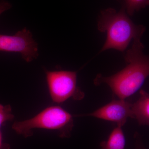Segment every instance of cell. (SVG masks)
<instances>
[{
  "label": "cell",
  "mask_w": 149,
  "mask_h": 149,
  "mask_svg": "<svg viewBox=\"0 0 149 149\" xmlns=\"http://www.w3.org/2000/svg\"><path fill=\"white\" fill-rule=\"evenodd\" d=\"M142 36L133 39L132 47L126 52L125 67L111 76L106 77L98 74L94 79L95 85L107 84L115 95L123 100L141 89L149 74V57L143 52Z\"/></svg>",
  "instance_id": "cell-1"
},
{
  "label": "cell",
  "mask_w": 149,
  "mask_h": 149,
  "mask_svg": "<svg viewBox=\"0 0 149 149\" xmlns=\"http://www.w3.org/2000/svg\"><path fill=\"white\" fill-rule=\"evenodd\" d=\"M97 28L107 33L106 40L99 54L109 49L124 52L131 40L143 36L146 30L143 25L134 24L123 7L118 12L112 8L102 10Z\"/></svg>",
  "instance_id": "cell-2"
},
{
  "label": "cell",
  "mask_w": 149,
  "mask_h": 149,
  "mask_svg": "<svg viewBox=\"0 0 149 149\" xmlns=\"http://www.w3.org/2000/svg\"><path fill=\"white\" fill-rule=\"evenodd\" d=\"M73 116L58 106L48 107L34 117L21 121H15L13 129L24 138L32 136L33 130L42 128L57 130L62 138H69L73 127Z\"/></svg>",
  "instance_id": "cell-3"
},
{
  "label": "cell",
  "mask_w": 149,
  "mask_h": 149,
  "mask_svg": "<svg viewBox=\"0 0 149 149\" xmlns=\"http://www.w3.org/2000/svg\"><path fill=\"white\" fill-rule=\"evenodd\" d=\"M46 80L53 101L63 102L70 98L82 100L85 94L77 86V72L67 70L45 71Z\"/></svg>",
  "instance_id": "cell-4"
},
{
  "label": "cell",
  "mask_w": 149,
  "mask_h": 149,
  "mask_svg": "<svg viewBox=\"0 0 149 149\" xmlns=\"http://www.w3.org/2000/svg\"><path fill=\"white\" fill-rule=\"evenodd\" d=\"M0 51L18 53L28 63L39 56L38 44L32 38L31 32L26 28L12 36L0 34Z\"/></svg>",
  "instance_id": "cell-5"
},
{
  "label": "cell",
  "mask_w": 149,
  "mask_h": 149,
  "mask_svg": "<svg viewBox=\"0 0 149 149\" xmlns=\"http://www.w3.org/2000/svg\"><path fill=\"white\" fill-rule=\"evenodd\" d=\"M132 104L125 100H113L109 103L92 113L79 116H91L116 123L118 126H123L128 118H133L131 110Z\"/></svg>",
  "instance_id": "cell-6"
},
{
  "label": "cell",
  "mask_w": 149,
  "mask_h": 149,
  "mask_svg": "<svg viewBox=\"0 0 149 149\" xmlns=\"http://www.w3.org/2000/svg\"><path fill=\"white\" fill-rule=\"evenodd\" d=\"M140 95L139 100L131 106L133 118L136 119L140 125H148L149 95L143 90L140 91Z\"/></svg>",
  "instance_id": "cell-7"
},
{
  "label": "cell",
  "mask_w": 149,
  "mask_h": 149,
  "mask_svg": "<svg viewBox=\"0 0 149 149\" xmlns=\"http://www.w3.org/2000/svg\"><path fill=\"white\" fill-rule=\"evenodd\" d=\"M125 139L122 127L117 126L113 130L106 141L100 143L101 149H125Z\"/></svg>",
  "instance_id": "cell-8"
},
{
  "label": "cell",
  "mask_w": 149,
  "mask_h": 149,
  "mask_svg": "<svg viewBox=\"0 0 149 149\" xmlns=\"http://www.w3.org/2000/svg\"><path fill=\"white\" fill-rule=\"evenodd\" d=\"M123 8L128 16H133L136 12L145 8L149 4V0H122Z\"/></svg>",
  "instance_id": "cell-9"
},
{
  "label": "cell",
  "mask_w": 149,
  "mask_h": 149,
  "mask_svg": "<svg viewBox=\"0 0 149 149\" xmlns=\"http://www.w3.org/2000/svg\"><path fill=\"white\" fill-rule=\"evenodd\" d=\"M14 118L10 105L3 106L0 104V128L4 123L12 120Z\"/></svg>",
  "instance_id": "cell-10"
},
{
  "label": "cell",
  "mask_w": 149,
  "mask_h": 149,
  "mask_svg": "<svg viewBox=\"0 0 149 149\" xmlns=\"http://www.w3.org/2000/svg\"><path fill=\"white\" fill-rule=\"evenodd\" d=\"M12 5L9 2L6 0L0 1V15L6 11L11 8Z\"/></svg>",
  "instance_id": "cell-11"
},
{
  "label": "cell",
  "mask_w": 149,
  "mask_h": 149,
  "mask_svg": "<svg viewBox=\"0 0 149 149\" xmlns=\"http://www.w3.org/2000/svg\"><path fill=\"white\" fill-rule=\"evenodd\" d=\"M135 139H136V149H147L144 146L141 138L138 134L135 136Z\"/></svg>",
  "instance_id": "cell-12"
},
{
  "label": "cell",
  "mask_w": 149,
  "mask_h": 149,
  "mask_svg": "<svg viewBox=\"0 0 149 149\" xmlns=\"http://www.w3.org/2000/svg\"><path fill=\"white\" fill-rule=\"evenodd\" d=\"M10 145L3 142L2 136L0 130V149H10Z\"/></svg>",
  "instance_id": "cell-13"
}]
</instances>
